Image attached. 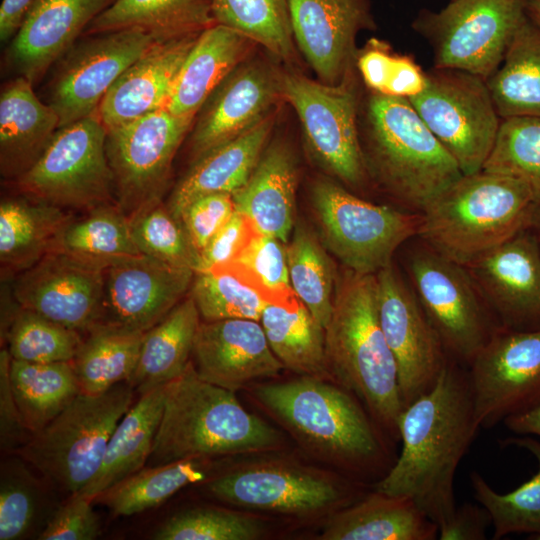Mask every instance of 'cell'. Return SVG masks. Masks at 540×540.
Masks as SVG:
<instances>
[{"label":"cell","instance_id":"cell-46","mask_svg":"<svg viewBox=\"0 0 540 540\" xmlns=\"http://www.w3.org/2000/svg\"><path fill=\"white\" fill-rule=\"evenodd\" d=\"M219 267L239 276L268 304L296 308L301 303L290 282L287 243L274 236L258 232L238 259Z\"/></svg>","mask_w":540,"mask_h":540},{"label":"cell","instance_id":"cell-53","mask_svg":"<svg viewBox=\"0 0 540 540\" xmlns=\"http://www.w3.org/2000/svg\"><path fill=\"white\" fill-rule=\"evenodd\" d=\"M231 193L217 192L200 196L181 211V221L198 255L235 212Z\"/></svg>","mask_w":540,"mask_h":540},{"label":"cell","instance_id":"cell-7","mask_svg":"<svg viewBox=\"0 0 540 540\" xmlns=\"http://www.w3.org/2000/svg\"><path fill=\"white\" fill-rule=\"evenodd\" d=\"M136 395L127 382L99 394L80 393L14 454L54 490L80 493L98 473L109 440Z\"/></svg>","mask_w":540,"mask_h":540},{"label":"cell","instance_id":"cell-43","mask_svg":"<svg viewBox=\"0 0 540 540\" xmlns=\"http://www.w3.org/2000/svg\"><path fill=\"white\" fill-rule=\"evenodd\" d=\"M502 447L516 446L529 451L537 460L538 472L513 491L500 494L476 471L470 472V483L476 501L490 513L493 539L511 533L540 534V441L528 437H509L499 441ZM530 536V537H531Z\"/></svg>","mask_w":540,"mask_h":540},{"label":"cell","instance_id":"cell-59","mask_svg":"<svg viewBox=\"0 0 540 540\" xmlns=\"http://www.w3.org/2000/svg\"><path fill=\"white\" fill-rule=\"evenodd\" d=\"M503 423L514 433L540 437V404L523 413L507 417Z\"/></svg>","mask_w":540,"mask_h":540},{"label":"cell","instance_id":"cell-62","mask_svg":"<svg viewBox=\"0 0 540 540\" xmlns=\"http://www.w3.org/2000/svg\"><path fill=\"white\" fill-rule=\"evenodd\" d=\"M529 539H531V540H540V534L536 535V536H531V537H529Z\"/></svg>","mask_w":540,"mask_h":540},{"label":"cell","instance_id":"cell-24","mask_svg":"<svg viewBox=\"0 0 540 540\" xmlns=\"http://www.w3.org/2000/svg\"><path fill=\"white\" fill-rule=\"evenodd\" d=\"M199 33L157 41L121 74L97 110L106 130L166 107L180 68Z\"/></svg>","mask_w":540,"mask_h":540},{"label":"cell","instance_id":"cell-49","mask_svg":"<svg viewBox=\"0 0 540 540\" xmlns=\"http://www.w3.org/2000/svg\"><path fill=\"white\" fill-rule=\"evenodd\" d=\"M202 321H260L268 305L239 276L224 267L196 272L189 291Z\"/></svg>","mask_w":540,"mask_h":540},{"label":"cell","instance_id":"cell-12","mask_svg":"<svg viewBox=\"0 0 540 540\" xmlns=\"http://www.w3.org/2000/svg\"><path fill=\"white\" fill-rule=\"evenodd\" d=\"M426 75L425 88L409 101L463 174L482 170L502 121L486 80L452 68Z\"/></svg>","mask_w":540,"mask_h":540},{"label":"cell","instance_id":"cell-23","mask_svg":"<svg viewBox=\"0 0 540 540\" xmlns=\"http://www.w3.org/2000/svg\"><path fill=\"white\" fill-rule=\"evenodd\" d=\"M191 362L201 379L233 392L284 368L261 323L251 319L201 320Z\"/></svg>","mask_w":540,"mask_h":540},{"label":"cell","instance_id":"cell-50","mask_svg":"<svg viewBox=\"0 0 540 540\" xmlns=\"http://www.w3.org/2000/svg\"><path fill=\"white\" fill-rule=\"evenodd\" d=\"M83 335L36 312L21 308L6 336L12 359L32 363L69 362Z\"/></svg>","mask_w":540,"mask_h":540},{"label":"cell","instance_id":"cell-28","mask_svg":"<svg viewBox=\"0 0 540 540\" xmlns=\"http://www.w3.org/2000/svg\"><path fill=\"white\" fill-rule=\"evenodd\" d=\"M249 41L238 31L217 23L201 31L180 68L165 108L177 116L195 117L237 68Z\"/></svg>","mask_w":540,"mask_h":540},{"label":"cell","instance_id":"cell-30","mask_svg":"<svg viewBox=\"0 0 540 540\" xmlns=\"http://www.w3.org/2000/svg\"><path fill=\"white\" fill-rule=\"evenodd\" d=\"M438 526L408 497L374 491L335 513L325 540H434Z\"/></svg>","mask_w":540,"mask_h":540},{"label":"cell","instance_id":"cell-15","mask_svg":"<svg viewBox=\"0 0 540 540\" xmlns=\"http://www.w3.org/2000/svg\"><path fill=\"white\" fill-rule=\"evenodd\" d=\"M475 417L491 428L540 404V329L499 327L467 367Z\"/></svg>","mask_w":540,"mask_h":540},{"label":"cell","instance_id":"cell-40","mask_svg":"<svg viewBox=\"0 0 540 540\" xmlns=\"http://www.w3.org/2000/svg\"><path fill=\"white\" fill-rule=\"evenodd\" d=\"M106 269L141 254L132 238L129 217L114 203L87 210L70 220L60 233L54 250Z\"/></svg>","mask_w":540,"mask_h":540},{"label":"cell","instance_id":"cell-22","mask_svg":"<svg viewBox=\"0 0 540 540\" xmlns=\"http://www.w3.org/2000/svg\"><path fill=\"white\" fill-rule=\"evenodd\" d=\"M293 37L307 61L327 84L349 74L355 38L373 29L369 0H288Z\"/></svg>","mask_w":540,"mask_h":540},{"label":"cell","instance_id":"cell-41","mask_svg":"<svg viewBox=\"0 0 540 540\" xmlns=\"http://www.w3.org/2000/svg\"><path fill=\"white\" fill-rule=\"evenodd\" d=\"M259 322L284 368L318 378L329 373L324 329L302 302L296 308L268 304Z\"/></svg>","mask_w":540,"mask_h":540},{"label":"cell","instance_id":"cell-48","mask_svg":"<svg viewBox=\"0 0 540 540\" xmlns=\"http://www.w3.org/2000/svg\"><path fill=\"white\" fill-rule=\"evenodd\" d=\"M129 220L132 238L141 254L172 267L197 271L199 255L181 221L162 201L139 210Z\"/></svg>","mask_w":540,"mask_h":540},{"label":"cell","instance_id":"cell-45","mask_svg":"<svg viewBox=\"0 0 540 540\" xmlns=\"http://www.w3.org/2000/svg\"><path fill=\"white\" fill-rule=\"evenodd\" d=\"M215 23L232 28L276 56L293 53L288 0H212Z\"/></svg>","mask_w":540,"mask_h":540},{"label":"cell","instance_id":"cell-13","mask_svg":"<svg viewBox=\"0 0 540 540\" xmlns=\"http://www.w3.org/2000/svg\"><path fill=\"white\" fill-rule=\"evenodd\" d=\"M193 119L163 108L107 130L115 203L128 217L162 201L172 161Z\"/></svg>","mask_w":540,"mask_h":540},{"label":"cell","instance_id":"cell-31","mask_svg":"<svg viewBox=\"0 0 540 540\" xmlns=\"http://www.w3.org/2000/svg\"><path fill=\"white\" fill-rule=\"evenodd\" d=\"M272 119L266 116L238 137L212 149L195 160L178 182L167 207L178 219L192 200L210 193H234L249 179L259 161L271 131Z\"/></svg>","mask_w":540,"mask_h":540},{"label":"cell","instance_id":"cell-60","mask_svg":"<svg viewBox=\"0 0 540 540\" xmlns=\"http://www.w3.org/2000/svg\"><path fill=\"white\" fill-rule=\"evenodd\" d=\"M527 17L540 27V0H525Z\"/></svg>","mask_w":540,"mask_h":540},{"label":"cell","instance_id":"cell-29","mask_svg":"<svg viewBox=\"0 0 540 540\" xmlns=\"http://www.w3.org/2000/svg\"><path fill=\"white\" fill-rule=\"evenodd\" d=\"M297 167L292 152L275 143L262 153L247 182L232 193L236 210L257 229L288 242L295 214Z\"/></svg>","mask_w":540,"mask_h":540},{"label":"cell","instance_id":"cell-57","mask_svg":"<svg viewBox=\"0 0 540 540\" xmlns=\"http://www.w3.org/2000/svg\"><path fill=\"white\" fill-rule=\"evenodd\" d=\"M492 525L489 511L479 503L456 507L450 520L438 529L440 540H484Z\"/></svg>","mask_w":540,"mask_h":540},{"label":"cell","instance_id":"cell-8","mask_svg":"<svg viewBox=\"0 0 540 540\" xmlns=\"http://www.w3.org/2000/svg\"><path fill=\"white\" fill-rule=\"evenodd\" d=\"M312 204L327 249L366 275L391 265L397 249L418 237L422 221L421 213L371 203L330 180L314 184Z\"/></svg>","mask_w":540,"mask_h":540},{"label":"cell","instance_id":"cell-34","mask_svg":"<svg viewBox=\"0 0 540 540\" xmlns=\"http://www.w3.org/2000/svg\"><path fill=\"white\" fill-rule=\"evenodd\" d=\"M166 391L167 384L138 397L115 428L98 473L80 493L93 500L145 467L161 421Z\"/></svg>","mask_w":540,"mask_h":540},{"label":"cell","instance_id":"cell-6","mask_svg":"<svg viewBox=\"0 0 540 540\" xmlns=\"http://www.w3.org/2000/svg\"><path fill=\"white\" fill-rule=\"evenodd\" d=\"M255 395L306 444L346 467L366 469L383 457L375 425L345 388L302 376L260 385Z\"/></svg>","mask_w":540,"mask_h":540},{"label":"cell","instance_id":"cell-32","mask_svg":"<svg viewBox=\"0 0 540 540\" xmlns=\"http://www.w3.org/2000/svg\"><path fill=\"white\" fill-rule=\"evenodd\" d=\"M71 219L63 208L27 195L2 199V279L13 278L53 251L60 233Z\"/></svg>","mask_w":540,"mask_h":540},{"label":"cell","instance_id":"cell-21","mask_svg":"<svg viewBox=\"0 0 540 540\" xmlns=\"http://www.w3.org/2000/svg\"><path fill=\"white\" fill-rule=\"evenodd\" d=\"M216 499L235 506L286 514L317 512L345 493L332 481L283 465H261L218 474L205 484Z\"/></svg>","mask_w":540,"mask_h":540},{"label":"cell","instance_id":"cell-18","mask_svg":"<svg viewBox=\"0 0 540 540\" xmlns=\"http://www.w3.org/2000/svg\"><path fill=\"white\" fill-rule=\"evenodd\" d=\"M104 268L51 251L11 278L19 304L82 335L103 315Z\"/></svg>","mask_w":540,"mask_h":540},{"label":"cell","instance_id":"cell-3","mask_svg":"<svg viewBox=\"0 0 540 540\" xmlns=\"http://www.w3.org/2000/svg\"><path fill=\"white\" fill-rule=\"evenodd\" d=\"M281 435L248 412L235 392L201 379L192 362L167 384L150 466L277 448Z\"/></svg>","mask_w":540,"mask_h":540},{"label":"cell","instance_id":"cell-51","mask_svg":"<svg viewBox=\"0 0 540 540\" xmlns=\"http://www.w3.org/2000/svg\"><path fill=\"white\" fill-rule=\"evenodd\" d=\"M265 532L250 515L220 507H195L175 513L159 525L156 540H255Z\"/></svg>","mask_w":540,"mask_h":540},{"label":"cell","instance_id":"cell-16","mask_svg":"<svg viewBox=\"0 0 540 540\" xmlns=\"http://www.w3.org/2000/svg\"><path fill=\"white\" fill-rule=\"evenodd\" d=\"M375 277L379 322L397 364L405 408L435 385L449 357L411 286L393 264Z\"/></svg>","mask_w":540,"mask_h":540},{"label":"cell","instance_id":"cell-33","mask_svg":"<svg viewBox=\"0 0 540 540\" xmlns=\"http://www.w3.org/2000/svg\"><path fill=\"white\" fill-rule=\"evenodd\" d=\"M200 322L189 294L144 333L136 368L127 381L138 397L170 383L185 371Z\"/></svg>","mask_w":540,"mask_h":540},{"label":"cell","instance_id":"cell-11","mask_svg":"<svg viewBox=\"0 0 540 540\" xmlns=\"http://www.w3.org/2000/svg\"><path fill=\"white\" fill-rule=\"evenodd\" d=\"M106 133L97 112L60 127L33 166L16 179L19 190L63 209L90 210L112 203Z\"/></svg>","mask_w":540,"mask_h":540},{"label":"cell","instance_id":"cell-19","mask_svg":"<svg viewBox=\"0 0 540 540\" xmlns=\"http://www.w3.org/2000/svg\"><path fill=\"white\" fill-rule=\"evenodd\" d=\"M500 326L540 329V234L528 227L464 267Z\"/></svg>","mask_w":540,"mask_h":540},{"label":"cell","instance_id":"cell-42","mask_svg":"<svg viewBox=\"0 0 540 540\" xmlns=\"http://www.w3.org/2000/svg\"><path fill=\"white\" fill-rule=\"evenodd\" d=\"M0 469V540L38 536L58 504L45 483L28 469L17 454H8Z\"/></svg>","mask_w":540,"mask_h":540},{"label":"cell","instance_id":"cell-1","mask_svg":"<svg viewBox=\"0 0 540 540\" xmlns=\"http://www.w3.org/2000/svg\"><path fill=\"white\" fill-rule=\"evenodd\" d=\"M479 428L468 370L449 358L435 385L402 410L401 452L375 490L412 499L439 529L457 507V467Z\"/></svg>","mask_w":540,"mask_h":540},{"label":"cell","instance_id":"cell-38","mask_svg":"<svg viewBox=\"0 0 540 540\" xmlns=\"http://www.w3.org/2000/svg\"><path fill=\"white\" fill-rule=\"evenodd\" d=\"M145 332L100 323L85 333L71 363L84 394H99L132 376Z\"/></svg>","mask_w":540,"mask_h":540},{"label":"cell","instance_id":"cell-39","mask_svg":"<svg viewBox=\"0 0 540 540\" xmlns=\"http://www.w3.org/2000/svg\"><path fill=\"white\" fill-rule=\"evenodd\" d=\"M9 381L32 434L49 424L81 393L71 361L32 363L11 358Z\"/></svg>","mask_w":540,"mask_h":540},{"label":"cell","instance_id":"cell-54","mask_svg":"<svg viewBox=\"0 0 540 540\" xmlns=\"http://www.w3.org/2000/svg\"><path fill=\"white\" fill-rule=\"evenodd\" d=\"M93 500L82 493L69 495L60 502L39 540H94L100 533V521Z\"/></svg>","mask_w":540,"mask_h":540},{"label":"cell","instance_id":"cell-26","mask_svg":"<svg viewBox=\"0 0 540 540\" xmlns=\"http://www.w3.org/2000/svg\"><path fill=\"white\" fill-rule=\"evenodd\" d=\"M114 0H36L8 49L12 67L37 81Z\"/></svg>","mask_w":540,"mask_h":540},{"label":"cell","instance_id":"cell-44","mask_svg":"<svg viewBox=\"0 0 540 540\" xmlns=\"http://www.w3.org/2000/svg\"><path fill=\"white\" fill-rule=\"evenodd\" d=\"M287 263L293 290L325 329L332 312L337 277L322 244L301 222L295 225L287 243Z\"/></svg>","mask_w":540,"mask_h":540},{"label":"cell","instance_id":"cell-61","mask_svg":"<svg viewBox=\"0 0 540 540\" xmlns=\"http://www.w3.org/2000/svg\"><path fill=\"white\" fill-rule=\"evenodd\" d=\"M529 227L540 234V207H534L531 214Z\"/></svg>","mask_w":540,"mask_h":540},{"label":"cell","instance_id":"cell-52","mask_svg":"<svg viewBox=\"0 0 540 540\" xmlns=\"http://www.w3.org/2000/svg\"><path fill=\"white\" fill-rule=\"evenodd\" d=\"M357 68L371 92L410 99L426 86V72L410 55L371 39L357 57Z\"/></svg>","mask_w":540,"mask_h":540},{"label":"cell","instance_id":"cell-14","mask_svg":"<svg viewBox=\"0 0 540 540\" xmlns=\"http://www.w3.org/2000/svg\"><path fill=\"white\" fill-rule=\"evenodd\" d=\"M280 92L295 109L318 161L351 188L369 180L358 132V98L350 74L338 84H321L285 74Z\"/></svg>","mask_w":540,"mask_h":540},{"label":"cell","instance_id":"cell-37","mask_svg":"<svg viewBox=\"0 0 540 540\" xmlns=\"http://www.w3.org/2000/svg\"><path fill=\"white\" fill-rule=\"evenodd\" d=\"M213 24L212 0H114L86 34L139 28L170 38L199 33Z\"/></svg>","mask_w":540,"mask_h":540},{"label":"cell","instance_id":"cell-10","mask_svg":"<svg viewBox=\"0 0 540 540\" xmlns=\"http://www.w3.org/2000/svg\"><path fill=\"white\" fill-rule=\"evenodd\" d=\"M408 274L447 356L467 368L501 327L469 273L423 243L409 255Z\"/></svg>","mask_w":540,"mask_h":540},{"label":"cell","instance_id":"cell-2","mask_svg":"<svg viewBox=\"0 0 540 540\" xmlns=\"http://www.w3.org/2000/svg\"><path fill=\"white\" fill-rule=\"evenodd\" d=\"M324 335L329 373L363 403L378 425L399 439L404 408L397 364L379 322L375 275L344 267L336 279Z\"/></svg>","mask_w":540,"mask_h":540},{"label":"cell","instance_id":"cell-56","mask_svg":"<svg viewBox=\"0 0 540 540\" xmlns=\"http://www.w3.org/2000/svg\"><path fill=\"white\" fill-rule=\"evenodd\" d=\"M11 355L8 349L0 352V447L5 455L14 454L33 436L27 428L14 399L9 368Z\"/></svg>","mask_w":540,"mask_h":540},{"label":"cell","instance_id":"cell-4","mask_svg":"<svg viewBox=\"0 0 540 540\" xmlns=\"http://www.w3.org/2000/svg\"><path fill=\"white\" fill-rule=\"evenodd\" d=\"M364 133L360 144L368 178L405 210L421 213L463 175L407 98L370 91Z\"/></svg>","mask_w":540,"mask_h":540},{"label":"cell","instance_id":"cell-35","mask_svg":"<svg viewBox=\"0 0 540 540\" xmlns=\"http://www.w3.org/2000/svg\"><path fill=\"white\" fill-rule=\"evenodd\" d=\"M486 83L501 119L540 118V27L528 17Z\"/></svg>","mask_w":540,"mask_h":540},{"label":"cell","instance_id":"cell-58","mask_svg":"<svg viewBox=\"0 0 540 540\" xmlns=\"http://www.w3.org/2000/svg\"><path fill=\"white\" fill-rule=\"evenodd\" d=\"M36 0H2L0 6V38L15 36Z\"/></svg>","mask_w":540,"mask_h":540},{"label":"cell","instance_id":"cell-47","mask_svg":"<svg viewBox=\"0 0 540 540\" xmlns=\"http://www.w3.org/2000/svg\"><path fill=\"white\" fill-rule=\"evenodd\" d=\"M520 179L540 207V118L502 119L493 149L483 168Z\"/></svg>","mask_w":540,"mask_h":540},{"label":"cell","instance_id":"cell-20","mask_svg":"<svg viewBox=\"0 0 540 540\" xmlns=\"http://www.w3.org/2000/svg\"><path fill=\"white\" fill-rule=\"evenodd\" d=\"M194 274L143 254L110 265L101 323L146 332L187 296Z\"/></svg>","mask_w":540,"mask_h":540},{"label":"cell","instance_id":"cell-55","mask_svg":"<svg viewBox=\"0 0 540 540\" xmlns=\"http://www.w3.org/2000/svg\"><path fill=\"white\" fill-rule=\"evenodd\" d=\"M258 232L260 231L246 214L235 210L200 253L196 272L208 271L235 261Z\"/></svg>","mask_w":540,"mask_h":540},{"label":"cell","instance_id":"cell-27","mask_svg":"<svg viewBox=\"0 0 540 540\" xmlns=\"http://www.w3.org/2000/svg\"><path fill=\"white\" fill-rule=\"evenodd\" d=\"M23 76L7 84L0 96V171L17 179L42 155L59 129L57 113L41 102Z\"/></svg>","mask_w":540,"mask_h":540},{"label":"cell","instance_id":"cell-5","mask_svg":"<svg viewBox=\"0 0 540 540\" xmlns=\"http://www.w3.org/2000/svg\"><path fill=\"white\" fill-rule=\"evenodd\" d=\"M534 207L520 179L482 169L463 174L426 205L418 237L465 267L528 228Z\"/></svg>","mask_w":540,"mask_h":540},{"label":"cell","instance_id":"cell-25","mask_svg":"<svg viewBox=\"0 0 540 540\" xmlns=\"http://www.w3.org/2000/svg\"><path fill=\"white\" fill-rule=\"evenodd\" d=\"M280 90V82L259 64L234 69L208 98L193 130L195 160L238 137L267 115Z\"/></svg>","mask_w":540,"mask_h":540},{"label":"cell","instance_id":"cell-9","mask_svg":"<svg viewBox=\"0 0 540 540\" xmlns=\"http://www.w3.org/2000/svg\"><path fill=\"white\" fill-rule=\"evenodd\" d=\"M526 18L525 0H451L439 11L421 9L411 26L429 44L433 67L486 80Z\"/></svg>","mask_w":540,"mask_h":540},{"label":"cell","instance_id":"cell-17","mask_svg":"<svg viewBox=\"0 0 540 540\" xmlns=\"http://www.w3.org/2000/svg\"><path fill=\"white\" fill-rule=\"evenodd\" d=\"M72 46L52 82L49 105L59 118V128L97 112L114 82L161 39L139 28L90 35Z\"/></svg>","mask_w":540,"mask_h":540},{"label":"cell","instance_id":"cell-36","mask_svg":"<svg viewBox=\"0 0 540 540\" xmlns=\"http://www.w3.org/2000/svg\"><path fill=\"white\" fill-rule=\"evenodd\" d=\"M215 458H187L145 466L98 494L93 503L106 506L114 516H131L157 507L180 489L210 480Z\"/></svg>","mask_w":540,"mask_h":540}]
</instances>
